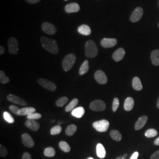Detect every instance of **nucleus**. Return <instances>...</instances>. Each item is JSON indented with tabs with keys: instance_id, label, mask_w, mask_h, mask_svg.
<instances>
[{
	"instance_id": "obj_49",
	"label": "nucleus",
	"mask_w": 159,
	"mask_h": 159,
	"mask_svg": "<svg viewBox=\"0 0 159 159\" xmlns=\"http://www.w3.org/2000/svg\"><path fill=\"white\" fill-rule=\"evenodd\" d=\"M58 125H61V124H62L63 123H62L61 121H58Z\"/></svg>"
},
{
	"instance_id": "obj_7",
	"label": "nucleus",
	"mask_w": 159,
	"mask_h": 159,
	"mask_svg": "<svg viewBox=\"0 0 159 159\" xmlns=\"http://www.w3.org/2000/svg\"><path fill=\"white\" fill-rule=\"evenodd\" d=\"M8 51L12 54H17L18 51V42L14 37H12L8 41Z\"/></svg>"
},
{
	"instance_id": "obj_34",
	"label": "nucleus",
	"mask_w": 159,
	"mask_h": 159,
	"mask_svg": "<svg viewBox=\"0 0 159 159\" xmlns=\"http://www.w3.org/2000/svg\"><path fill=\"white\" fill-rule=\"evenodd\" d=\"M3 117H4V119L6 120V121L7 123H8L12 124V123H13L15 121L13 117L7 111L4 112V113H3Z\"/></svg>"
},
{
	"instance_id": "obj_1",
	"label": "nucleus",
	"mask_w": 159,
	"mask_h": 159,
	"mask_svg": "<svg viewBox=\"0 0 159 159\" xmlns=\"http://www.w3.org/2000/svg\"><path fill=\"white\" fill-rule=\"evenodd\" d=\"M41 43L43 47L47 51L54 54H57L58 53V47L55 40L46 37H42L41 38Z\"/></svg>"
},
{
	"instance_id": "obj_32",
	"label": "nucleus",
	"mask_w": 159,
	"mask_h": 159,
	"mask_svg": "<svg viewBox=\"0 0 159 159\" xmlns=\"http://www.w3.org/2000/svg\"><path fill=\"white\" fill-rule=\"evenodd\" d=\"M10 82L9 78L6 75V74L2 70H1L0 71V83L1 84H7Z\"/></svg>"
},
{
	"instance_id": "obj_31",
	"label": "nucleus",
	"mask_w": 159,
	"mask_h": 159,
	"mask_svg": "<svg viewBox=\"0 0 159 159\" xmlns=\"http://www.w3.org/2000/svg\"><path fill=\"white\" fill-rule=\"evenodd\" d=\"M145 136L148 138H152L154 137L157 136L158 134L157 131L154 129H150L145 132Z\"/></svg>"
},
{
	"instance_id": "obj_48",
	"label": "nucleus",
	"mask_w": 159,
	"mask_h": 159,
	"mask_svg": "<svg viewBox=\"0 0 159 159\" xmlns=\"http://www.w3.org/2000/svg\"><path fill=\"white\" fill-rule=\"evenodd\" d=\"M123 156H124V157H125V158H126V157H127V153L124 154H123Z\"/></svg>"
},
{
	"instance_id": "obj_46",
	"label": "nucleus",
	"mask_w": 159,
	"mask_h": 159,
	"mask_svg": "<svg viewBox=\"0 0 159 159\" xmlns=\"http://www.w3.org/2000/svg\"><path fill=\"white\" fill-rule=\"evenodd\" d=\"M116 159H126L123 156H120L119 157H117Z\"/></svg>"
},
{
	"instance_id": "obj_33",
	"label": "nucleus",
	"mask_w": 159,
	"mask_h": 159,
	"mask_svg": "<svg viewBox=\"0 0 159 159\" xmlns=\"http://www.w3.org/2000/svg\"><path fill=\"white\" fill-rule=\"evenodd\" d=\"M68 98L67 97H62L57 100L56 104L58 107H63L68 102Z\"/></svg>"
},
{
	"instance_id": "obj_35",
	"label": "nucleus",
	"mask_w": 159,
	"mask_h": 159,
	"mask_svg": "<svg viewBox=\"0 0 159 159\" xmlns=\"http://www.w3.org/2000/svg\"><path fill=\"white\" fill-rule=\"evenodd\" d=\"M61 131H62V127H61V125H55L54 127L51 128L50 133L51 135H57V134H59L61 132Z\"/></svg>"
},
{
	"instance_id": "obj_39",
	"label": "nucleus",
	"mask_w": 159,
	"mask_h": 159,
	"mask_svg": "<svg viewBox=\"0 0 159 159\" xmlns=\"http://www.w3.org/2000/svg\"><path fill=\"white\" fill-rule=\"evenodd\" d=\"M20 108H18L17 106H13L11 105L10 106V110L12 112L15 114H17L18 113V111H19Z\"/></svg>"
},
{
	"instance_id": "obj_25",
	"label": "nucleus",
	"mask_w": 159,
	"mask_h": 159,
	"mask_svg": "<svg viewBox=\"0 0 159 159\" xmlns=\"http://www.w3.org/2000/svg\"><path fill=\"white\" fill-rule=\"evenodd\" d=\"M110 136L111 139L116 141V142H120L122 139V136L119 131L117 130H112L110 132Z\"/></svg>"
},
{
	"instance_id": "obj_17",
	"label": "nucleus",
	"mask_w": 159,
	"mask_h": 159,
	"mask_svg": "<svg viewBox=\"0 0 159 159\" xmlns=\"http://www.w3.org/2000/svg\"><path fill=\"white\" fill-rule=\"evenodd\" d=\"M80 10L79 5L77 3H70L65 7V11L67 13L77 12Z\"/></svg>"
},
{
	"instance_id": "obj_20",
	"label": "nucleus",
	"mask_w": 159,
	"mask_h": 159,
	"mask_svg": "<svg viewBox=\"0 0 159 159\" xmlns=\"http://www.w3.org/2000/svg\"><path fill=\"white\" fill-rule=\"evenodd\" d=\"M96 153L97 156L100 159H104L106 156L105 148L101 143H98L96 146Z\"/></svg>"
},
{
	"instance_id": "obj_12",
	"label": "nucleus",
	"mask_w": 159,
	"mask_h": 159,
	"mask_svg": "<svg viewBox=\"0 0 159 159\" xmlns=\"http://www.w3.org/2000/svg\"><path fill=\"white\" fill-rule=\"evenodd\" d=\"M22 143L25 146L29 148H32L34 147V142L33 139L31 136L28 133H24L21 137Z\"/></svg>"
},
{
	"instance_id": "obj_15",
	"label": "nucleus",
	"mask_w": 159,
	"mask_h": 159,
	"mask_svg": "<svg viewBox=\"0 0 159 159\" xmlns=\"http://www.w3.org/2000/svg\"><path fill=\"white\" fill-rule=\"evenodd\" d=\"M125 49L123 48H120L114 52L112 58L115 61L119 62L121 60H123V58L125 56Z\"/></svg>"
},
{
	"instance_id": "obj_42",
	"label": "nucleus",
	"mask_w": 159,
	"mask_h": 159,
	"mask_svg": "<svg viewBox=\"0 0 159 159\" xmlns=\"http://www.w3.org/2000/svg\"><path fill=\"white\" fill-rule=\"evenodd\" d=\"M139 153L137 152H135L134 153L132 154L131 157L130 159H138V157H139Z\"/></svg>"
},
{
	"instance_id": "obj_21",
	"label": "nucleus",
	"mask_w": 159,
	"mask_h": 159,
	"mask_svg": "<svg viewBox=\"0 0 159 159\" xmlns=\"http://www.w3.org/2000/svg\"><path fill=\"white\" fill-rule=\"evenodd\" d=\"M85 113L84 108L82 107H79L77 108H74L71 111V115L76 118H81Z\"/></svg>"
},
{
	"instance_id": "obj_10",
	"label": "nucleus",
	"mask_w": 159,
	"mask_h": 159,
	"mask_svg": "<svg viewBox=\"0 0 159 159\" xmlns=\"http://www.w3.org/2000/svg\"><path fill=\"white\" fill-rule=\"evenodd\" d=\"M42 29L43 31L48 35H54L57 32L56 27L51 23L45 22L42 24Z\"/></svg>"
},
{
	"instance_id": "obj_3",
	"label": "nucleus",
	"mask_w": 159,
	"mask_h": 159,
	"mask_svg": "<svg viewBox=\"0 0 159 159\" xmlns=\"http://www.w3.org/2000/svg\"><path fill=\"white\" fill-rule=\"evenodd\" d=\"M75 60L76 57L74 54H70L64 57L62 62L64 70L65 71H68L70 70L74 66Z\"/></svg>"
},
{
	"instance_id": "obj_19",
	"label": "nucleus",
	"mask_w": 159,
	"mask_h": 159,
	"mask_svg": "<svg viewBox=\"0 0 159 159\" xmlns=\"http://www.w3.org/2000/svg\"><path fill=\"white\" fill-rule=\"evenodd\" d=\"M134 106V101L132 97H127L125 100L124 104V108L125 111H130L132 110Z\"/></svg>"
},
{
	"instance_id": "obj_16",
	"label": "nucleus",
	"mask_w": 159,
	"mask_h": 159,
	"mask_svg": "<svg viewBox=\"0 0 159 159\" xmlns=\"http://www.w3.org/2000/svg\"><path fill=\"white\" fill-rule=\"evenodd\" d=\"M148 121V116H143L142 117H140L139 119L137 120V121L136 123L135 124V126H134L135 130H141L144 127V125H146Z\"/></svg>"
},
{
	"instance_id": "obj_37",
	"label": "nucleus",
	"mask_w": 159,
	"mask_h": 159,
	"mask_svg": "<svg viewBox=\"0 0 159 159\" xmlns=\"http://www.w3.org/2000/svg\"><path fill=\"white\" fill-rule=\"evenodd\" d=\"M119 99L118 98H114L113 102V106H112V110L113 112H116L119 107Z\"/></svg>"
},
{
	"instance_id": "obj_11",
	"label": "nucleus",
	"mask_w": 159,
	"mask_h": 159,
	"mask_svg": "<svg viewBox=\"0 0 159 159\" xmlns=\"http://www.w3.org/2000/svg\"><path fill=\"white\" fill-rule=\"evenodd\" d=\"M7 99L8 101L10 102L18 104L20 106H27V102H26L24 100L21 98L20 97L17 96L14 94H9L7 97Z\"/></svg>"
},
{
	"instance_id": "obj_26",
	"label": "nucleus",
	"mask_w": 159,
	"mask_h": 159,
	"mask_svg": "<svg viewBox=\"0 0 159 159\" xmlns=\"http://www.w3.org/2000/svg\"><path fill=\"white\" fill-rule=\"evenodd\" d=\"M89 70V61L87 60L84 61L82 65L81 66L79 70V74L81 75H83L84 74H86Z\"/></svg>"
},
{
	"instance_id": "obj_27",
	"label": "nucleus",
	"mask_w": 159,
	"mask_h": 159,
	"mask_svg": "<svg viewBox=\"0 0 159 159\" xmlns=\"http://www.w3.org/2000/svg\"><path fill=\"white\" fill-rule=\"evenodd\" d=\"M79 100L77 98H74L73 100L71 101V102L68 104V105L66 107L65 110L67 112H69L71 111H73L75 108V107L78 104Z\"/></svg>"
},
{
	"instance_id": "obj_13",
	"label": "nucleus",
	"mask_w": 159,
	"mask_h": 159,
	"mask_svg": "<svg viewBox=\"0 0 159 159\" xmlns=\"http://www.w3.org/2000/svg\"><path fill=\"white\" fill-rule=\"evenodd\" d=\"M117 43V40L116 39H108V38H104L101 41V46L102 47L108 48H111L116 46Z\"/></svg>"
},
{
	"instance_id": "obj_41",
	"label": "nucleus",
	"mask_w": 159,
	"mask_h": 159,
	"mask_svg": "<svg viewBox=\"0 0 159 159\" xmlns=\"http://www.w3.org/2000/svg\"><path fill=\"white\" fill-rule=\"evenodd\" d=\"M22 159H31V156L28 152H25L22 156Z\"/></svg>"
},
{
	"instance_id": "obj_38",
	"label": "nucleus",
	"mask_w": 159,
	"mask_h": 159,
	"mask_svg": "<svg viewBox=\"0 0 159 159\" xmlns=\"http://www.w3.org/2000/svg\"><path fill=\"white\" fill-rule=\"evenodd\" d=\"M8 154V152L7 150L3 145L1 144L0 145V156L2 157H4L7 156Z\"/></svg>"
},
{
	"instance_id": "obj_36",
	"label": "nucleus",
	"mask_w": 159,
	"mask_h": 159,
	"mask_svg": "<svg viewBox=\"0 0 159 159\" xmlns=\"http://www.w3.org/2000/svg\"><path fill=\"white\" fill-rule=\"evenodd\" d=\"M42 116L41 114L40 113H33L30 114H29V116H27V119H31V120H36L40 119L41 118Z\"/></svg>"
},
{
	"instance_id": "obj_23",
	"label": "nucleus",
	"mask_w": 159,
	"mask_h": 159,
	"mask_svg": "<svg viewBox=\"0 0 159 159\" xmlns=\"http://www.w3.org/2000/svg\"><path fill=\"white\" fill-rule=\"evenodd\" d=\"M78 32L84 35H89L91 33L90 27L87 25H81L78 28Z\"/></svg>"
},
{
	"instance_id": "obj_52",
	"label": "nucleus",
	"mask_w": 159,
	"mask_h": 159,
	"mask_svg": "<svg viewBox=\"0 0 159 159\" xmlns=\"http://www.w3.org/2000/svg\"></svg>"
},
{
	"instance_id": "obj_43",
	"label": "nucleus",
	"mask_w": 159,
	"mask_h": 159,
	"mask_svg": "<svg viewBox=\"0 0 159 159\" xmlns=\"http://www.w3.org/2000/svg\"><path fill=\"white\" fill-rule=\"evenodd\" d=\"M25 1L27 2H28L29 4H34L37 3L40 1V0H25Z\"/></svg>"
},
{
	"instance_id": "obj_8",
	"label": "nucleus",
	"mask_w": 159,
	"mask_h": 159,
	"mask_svg": "<svg viewBox=\"0 0 159 159\" xmlns=\"http://www.w3.org/2000/svg\"><path fill=\"white\" fill-rule=\"evenodd\" d=\"M94 78L100 84H106L108 81L107 77L102 70H97L94 74Z\"/></svg>"
},
{
	"instance_id": "obj_28",
	"label": "nucleus",
	"mask_w": 159,
	"mask_h": 159,
	"mask_svg": "<svg viewBox=\"0 0 159 159\" xmlns=\"http://www.w3.org/2000/svg\"><path fill=\"white\" fill-rule=\"evenodd\" d=\"M77 129V126L74 125H68L66 130V134L68 136H71L75 133Z\"/></svg>"
},
{
	"instance_id": "obj_40",
	"label": "nucleus",
	"mask_w": 159,
	"mask_h": 159,
	"mask_svg": "<svg viewBox=\"0 0 159 159\" xmlns=\"http://www.w3.org/2000/svg\"><path fill=\"white\" fill-rule=\"evenodd\" d=\"M150 159H159V149L150 156Z\"/></svg>"
},
{
	"instance_id": "obj_51",
	"label": "nucleus",
	"mask_w": 159,
	"mask_h": 159,
	"mask_svg": "<svg viewBox=\"0 0 159 159\" xmlns=\"http://www.w3.org/2000/svg\"><path fill=\"white\" fill-rule=\"evenodd\" d=\"M65 1H68V0H65Z\"/></svg>"
},
{
	"instance_id": "obj_24",
	"label": "nucleus",
	"mask_w": 159,
	"mask_h": 159,
	"mask_svg": "<svg viewBox=\"0 0 159 159\" xmlns=\"http://www.w3.org/2000/svg\"><path fill=\"white\" fill-rule=\"evenodd\" d=\"M150 57L152 62L154 66H159V50H156L152 51Z\"/></svg>"
},
{
	"instance_id": "obj_5",
	"label": "nucleus",
	"mask_w": 159,
	"mask_h": 159,
	"mask_svg": "<svg viewBox=\"0 0 159 159\" xmlns=\"http://www.w3.org/2000/svg\"><path fill=\"white\" fill-rule=\"evenodd\" d=\"M90 108L94 111H102L106 108V104L101 100H96L93 101L90 104Z\"/></svg>"
},
{
	"instance_id": "obj_4",
	"label": "nucleus",
	"mask_w": 159,
	"mask_h": 159,
	"mask_svg": "<svg viewBox=\"0 0 159 159\" xmlns=\"http://www.w3.org/2000/svg\"><path fill=\"white\" fill-rule=\"evenodd\" d=\"M93 127L98 132H106L108 130L110 123L106 120H102L93 123Z\"/></svg>"
},
{
	"instance_id": "obj_45",
	"label": "nucleus",
	"mask_w": 159,
	"mask_h": 159,
	"mask_svg": "<svg viewBox=\"0 0 159 159\" xmlns=\"http://www.w3.org/2000/svg\"><path fill=\"white\" fill-rule=\"evenodd\" d=\"M154 144L156 146H159V137L154 141Z\"/></svg>"
},
{
	"instance_id": "obj_22",
	"label": "nucleus",
	"mask_w": 159,
	"mask_h": 159,
	"mask_svg": "<svg viewBox=\"0 0 159 159\" xmlns=\"http://www.w3.org/2000/svg\"><path fill=\"white\" fill-rule=\"evenodd\" d=\"M133 88L136 91H141L143 89V85L140 79L138 77L133 78L132 81Z\"/></svg>"
},
{
	"instance_id": "obj_9",
	"label": "nucleus",
	"mask_w": 159,
	"mask_h": 159,
	"mask_svg": "<svg viewBox=\"0 0 159 159\" xmlns=\"http://www.w3.org/2000/svg\"><path fill=\"white\" fill-rule=\"evenodd\" d=\"M143 15V9L141 7H137L132 12L130 20L132 23H136L139 21Z\"/></svg>"
},
{
	"instance_id": "obj_47",
	"label": "nucleus",
	"mask_w": 159,
	"mask_h": 159,
	"mask_svg": "<svg viewBox=\"0 0 159 159\" xmlns=\"http://www.w3.org/2000/svg\"><path fill=\"white\" fill-rule=\"evenodd\" d=\"M157 107L159 109V98H158V100L157 101Z\"/></svg>"
},
{
	"instance_id": "obj_2",
	"label": "nucleus",
	"mask_w": 159,
	"mask_h": 159,
	"mask_svg": "<svg viewBox=\"0 0 159 159\" xmlns=\"http://www.w3.org/2000/svg\"><path fill=\"white\" fill-rule=\"evenodd\" d=\"M98 48L93 40H89L85 45V56L88 58H95L98 54Z\"/></svg>"
},
{
	"instance_id": "obj_6",
	"label": "nucleus",
	"mask_w": 159,
	"mask_h": 159,
	"mask_svg": "<svg viewBox=\"0 0 159 159\" xmlns=\"http://www.w3.org/2000/svg\"><path fill=\"white\" fill-rule=\"evenodd\" d=\"M38 83L40 84L42 87L48 90L51 91H56L57 89L56 85L48 80L45 79H39L37 80Z\"/></svg>"
},
{
	"instance_id": "obj_50",
	"label": "nucleus",
	"mask_w": 159,
	"mask_h": 159,
	"mask_svg": "<svg viewBox=\"0 0 159 159\" xmlns=\"http://www.w3.org/2000/svg\"><path fill=\"white\" fill-rule=\"evenodd\" d=\"M93 159V157H89V158H88V159Z\"/></svg>"
},
{
	"instance_id": "obj_14",
	"label": "nucleus",
	"mask_w": 159,
	"mask_h": 159,
	"mask_svg": "<svg viewBox=\"0 0 159 159\" xmlns=\"http://www.w3.org/2000/svg\"><path fill=\"white\" fill-rule=\"evenodd\" d=\"M25 125L33 131H37L40 128L39 123L35 120L27 119L25 122Z\"/></svg>"
},
{
	"instance_id": "obj_30",
	"label": "nucleus",
	"mask_w": 159,
	"mask_h": 159,
	"mask_svg": "<svg viewBox=\"0 0 159 159\" xmlns=\"http://www.w3.org/2000/svg\"><path fill=\"white\" fill-rule=\"evenodd\" d=\"M44 154L46 157H52L56 155V151L53 148L49 147V148H46L44 150Z\"/></svg>"
},
{
	"instance_id": "obj_44",
	"label": "nucleus",
	"mask_w": 159,
	"mask_h": 159,
	"mask_svg": "<svg viewBox=\"0 0 159 159\" xmlns=\"http://www.w3.org/2000/svg\"><path fill=\"white\" fill-rule=\"evenodd\" d=\"M5 48H4V47H2V46H0V54L1 55H2V54H4V53L5 52Z\"/></svg>"
},
{
	"instance_id": "obj_18",
	"label": "nucleus",
	"mask_w": 159,
	"mask_h": 159,
	"mask_svg": "<svg viewBox=\"0 0 159 159\" xmlns=\"http://www.w3.org/2000/svg\"><path fill=\"white\" fill-rule=\"evenodd\" d=\"M36 109L34 107H24L20 108L18 111L17 115L18 116H29L30 114L35 113Z\"/></svg>"
},
{
	"instance_id": "obj_29",
	"label": "nucleus",
	"mask_w": 159,
	"mask_h": 159,
	"mask_svg": "<svg viewBox=\"0 0 159 159\" xmlns=\"http://www.w3.org/2000/svg\"><path fill=\"white\" fill-rule=\"evenodd\" d=\"M59 147L61 148V150L64 152L68 153L71 150V148L70 147L69 144L67 142L64 141H61L59 143Z\"/></svg>"
}]
</instances>
